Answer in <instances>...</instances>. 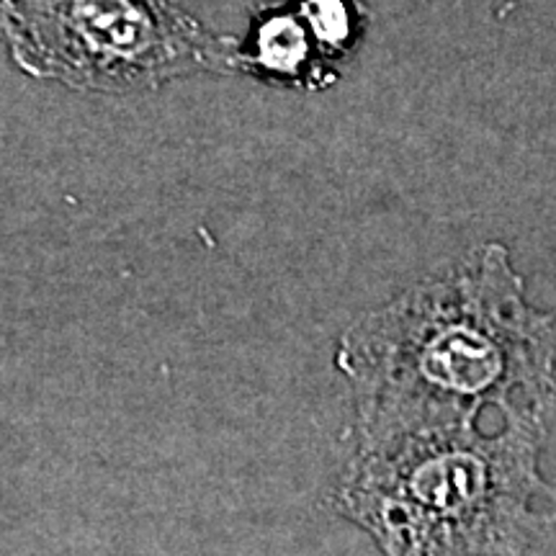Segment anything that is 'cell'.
<instances>
[{
  "label": "cell",
  "instance_id": "3957f363",
  "mask_svg": "<svg viewBox=\"0 0 556 556\" xmlns=\"http://www.w3.org/2000/svg\"><path fill=\"white\" fill-rule=\"evenodd\" d=\"M0 37L29 78L103 93L229 62L225 41L165 0H13Z\"/></svg>",
  "mask_w": 556,
  "mask_h": 556
},
{
  "label": "cell",
  "instance_id": "7a4b0ae2",
  "mask_svg": "<svg viewBox=\"0 0 556 556\" xmlns=\"http://www.w3.org/2000/svg\"><path fill=\"white\" fill-rule=\"evenodd\" d=\"M548 415L402 435L356 446L336 507L384 554H518L552 536L556 516L536 510L554 490L539 477Z\"/></svg>",
  "mask_w": 556,
  "mask_h": 556
},
{
  "label": "cell",
  "instance_id": "277c9868",
  "mask_svg": "<svg viewBox=\"0 0 556 556\" xmlns=\"http://www.w3.org/2000/svg\"><path fill=\"white\" fill-rule=\"evenodd\" d=\"M309 24L302 13H274L266 16L255 26L253 39L245 60L263 73L283 75L294 78L304 73L312 60V41H309ZM315 37V34H312Z\"/></svg>",
  "mask_w": 556,
  "mask_h": 556
},
{
  "label": "cell",
  "instance_id": "6da1fadb",
  "mask_svg": "<svg viewBox=\"0 0 556 556\" xmlns=\"http://www.w3.org/2000/svg\"><path fill=\"white\" fill-rule=\"evenodd\" d=\"M554 364L556 312L526 302L497 242L358 317L336 351L356 446L479 426L486 407L548 415Z\"/></svg>",
  "mask_w": 556,
  "mask_h": 556
},
{
  "label": "cell",
  "instance_id": "8992f818",
  "mask_svg": "<svg viewBox=\"0 0 556 556\" xmlns=\"http://www.w3.org/2000/svg\"><path fill=\"white\" fill-rule=\"evenodd\" d=\"M13 3V0H0V13H3L5 9H9V5Z\"/></svg>",
  "mask_w": 556,
  "mask_h": 556
},
{
  "label": "cell",
  "instance_id": "5b68a950",
  "mask_svg": "<svg viewBox=\"0 0 556 556\" xmlns=\"http://www.w3.org/2000/svg\"><path fill=\"white\" fill-rule=\"evenodd\" d=\"M302 16L315 34L317 45L340 50L353 37L351 11H348L345 0H304Z\"/></svg>",
  "mask_w": 556,
  "mask_h": 556
}]
</instances>
